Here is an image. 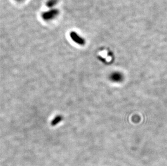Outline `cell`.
<instances>
[{
	"instance_id": "1",
	"label": "cell",
	"mask_w": 167,
	"mask_h": 166,
	"mask_svg": "<svg viewBox=\"0 0 167 166\" xmlns=\"http://www.w3.org/2000/svg\"><path fill=\"white\" fill-rule=\"evenodd\" d=\"M110 79L114 82H121L123 80V76L119 72H114L110 74Z\"/></svg>"
},
{
	"instance_id": "4",
	"label": "cell",
	"mask_w": 167,
	"mask_h": 166,
	"mask_svg": "<svg viewBox=\"0 0 167 166\" xmlns=\"http://www.w3.org/2000/svg\"><path fill=\"white\" fill-rule=\"evenodd\" d=\"M56 0H50L47 3V5L49 7H53L54 4H56Z\"/></svg>"
},
{
	"instance_id": "3",
	"label": "cell",
	"mask_w": 167,
	"mask_h": 166,
	"mask_svg": "<svg viewBox=\"0 0 167 166\" xmlns=\"http://www.w3.org/2000/svg\"><path fill=\"white\" fill-rule=\"evenodd\" d=\"M70 36H71L72 39H73L76 42L78 43L79 44L83 45L85 44V40L83 39L82 38H81L78 35H77V34H76L74 32H71Z\"/></svg>"
},
{
	"instance_id": "2",
	"label": "cell",
	"mask_w": 167,
	"mask_h": 166,
	"mask_svg": "<svg viewBox=\"0 0 167 166\" xmlns=\"http://www.w3.org/2000/svg\"><path fill=\"white\" fill-rule=\"evenodd\" d=\"M58 13V11L57 10H53V11L46 12L43 14L42 17L44 20H50L53 18Z\"/></svg>"
}]
</instances>
